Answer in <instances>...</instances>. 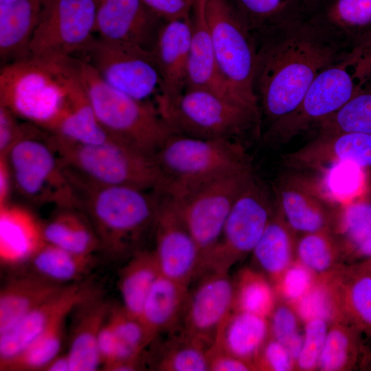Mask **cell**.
<instances>
[{
	"label": "cell",
	"instance_id": "obj_35",
	"mask_svg": "<svg viewBox=\"0 0 371 371\" xmlns=\"http://www.w3.org/2000/svg\"><path fill=\"white\" fill-rule=\"evenodd\" d=\"M337 225L350 254L371 258V201L366 194L339 206Z\"/></svg>",
	"mask_w": 371,
	"mask_h": 371
},
{
	"label": "cell",
	"instance_id": "obj_17",
	"mask_svg": "<svg viewBox=\"0 0 371 371\" xmlns=\"http://www.w3.org/2000/svg\"><path fill=\"white\" fill-rule=\"evenodd\" d=\"M234 286L227 272L210 271L183 308L186 337L203 344L214 342L234 306Z\"/></svg>",
	"mask_w": 371,
	"mask_h": 371
},
{
	"label": "cell",
	"instance_id": "obj_45",
	"mask_svg": "<svg viewBox=\"0 0 371 371\" xmlns=\"http://www.w3.org/2000/svg\"><path fill=\"white\" fill-rule=\"evenodd\" d=\"M336 245L328 229L306 234L299 241L297 253L308 269L323 271L330 265Z\"/></svg>",
	"mask_w": 371,
	"mask_h": 371
},
{
	"label": "cell",
	"instance_id": "obj_16",
	"mask_svg": "<svg viewBox=\"0 0 371 371\" xmlns=\"http://www.w3.org/2000/svg\"><path fill=\"white\" fill-rule=\"evenodd\" d=\"M303 21L349 52L371 40V0H310Z\"/></svg>",
	"mask_w": 371,
	"mask_h": 371
},
{
	"label": "cell",
	"instance_id": "obj_50",
	"mask_svg": "<svg viewBox=\"0 0 371 371\" xmlns=\"http://www.w3.org/2000/svg\"><path fill=\"white\" fill-rule=\"evenodd\" d=\"M196 0H143L146 6L164 21L190 16Z\"/></svg>",
	"mask_w": 371,
	"mask_h": 371
},
{
	"label": "cell",
	"instance_id": "obj_34",
	"mask_svg": "<svg viewBox=\"0 0 371 371\" xmlns=\"http://www.w3.org/2000/svg\"><path fill=\"white\" fill-rule=\"evenodd\" d=\"M292 228L275 203L271 217L252 251L261 267L271 275H278L288 267L292 254Z\"/></svg>",
	"mask_w": 371,
	"mask_h": 371
},
{
	"label": "cell",
	"instance_id": "obj_23",
	"mask_svg": "<svg viewBox=\"0 0 371 371\" xmlns=\"http://www.w3.org/2000/svg\"><path fill=\"white\" fill-rule=\"evenodd\" d=\"M275 203L292 229L312 233L328 229L330 203L313 184L297 177L280 181Z\"/></svg>",
	"mask_w": 371,
	"mask_h": 371
},
{
	"label": "cell",
	"instance_id": "obj_52",
	"mask_svg": "<svg viewBox=\"0 0 371 371\" xmlns=\"http://www.w3.org/2000/svg\"><path fill=\"white\" fill-rule=\"evenodd\" d=\"M208 357L209 370L245 371L250 368L246 361L227 352L214 343L208 348Z\"/></svg>",
	"mask_w": 371,
	"mask_h": 371
},
{
	"label": "cell",
	"instance_id": "obj_10",
	"mask_svg": "<svg viewBox=\"0 0 371 371\" xmlns=\"http://www.w3.org/2000/svg\"><path fill=\"white\" fill-rule=\"evenodd\" d=\"M205 10L223 79L236 98L260 111L254 89L256 62L254 36L226 0H205Z\"/></svg>",
	"mask_w": 371,
	"mask_h": 371
},
{
	"label": "cell",
	"instance_id": "obj_9",
	"mask_svg": "<svg viewBox=\"0 0 371 371\" xmlns=\"http://www.w3.org/2000/svg\"><path fill=\"white\" fill-rule=\"evenodd\" d=\"M155 103L177 134L235 139L247 133L261 135L259 112L207 89L188 88L175 99H157Z\"/></svg>",
	"mask_w": 371,
	"mask_h": 371
},
{
	"label": "cell",
	"instance_id": "obj_30",
	"mask_svg": "<svg viewBox=\"0 0 371 371\" xmlns=\"http://www.w3.org/2000/svg\"><path fill=\"white\" fill-rule=\"evenodd\" d=\"M46 243L67 251L93 256L100 249L94 229L86 215L78 207H60L45 224Z\"/></svg>",
	"mask_w": 371,
	"mask_h": 371
},
{
	"label": "cell",
	"instance_id": "obj_40",
	"mask_svg": "<svg viewBox=\"0 0 371 371\" xmlns=\"http://www.w3.org/2000/svg\"><path fill=\"white\" fill-rule=\"evenodd\" d=\"M107 321L117 341L116 361L107 370L115 366L142 357L144 348L150 342L139 319L129 315L123 308H111Z\"/></svg>",
	"mask_w": 371,
	"mask_h": 371
},
{
	"label": "cell",
	"instance_id": "obj_24",
	"mask_svg": "<svg viewBox=\"0 0 371 371\" xmlns=\"http://www.w3.org/2000/svg\"><path fill=\"white\" fill-rule=\"evenodd\" d=\"M43 224L28 210L10 203L0 205V260L7 266L30 260L45 244Z\"/></svg>",
	"mask_w": 371,
	"mask_h": 371
},
{
	"label": "cell",
	"instance_id": "obj_27",
	"mask_svg": "<svg viewBox=\"0 0 371 371\" xmlns=\"http://www.w3.org/2000/svg\"><path fill=\"white\" fill-rule=\"evenodd\" d=\"M254 38L303 21L310 0H226Z\"/></svg>",
	"mask_w": 371,
	"mask_h": 371
},
{
	"label": "cell",
	"instance_id": "obj_57",
	"mask_svg": "<svg viewBox=\"0 0 371 371\" xmlns=\"http://www.w3.org/2000/svg\"><path fill=\"white\" fill-rule=\"evenodd\" d=\"M360 266L371 276V258L366 260Z\"/></svg>",
	"mask_w": 371,
	"mask_h": 371
},
{
	"label": "cell",
	"instance_id": "obj_54",
	"mask_svg": "<svg viewBox=\"0 0 371 371\" xmlns=\"http://www.w3.org/2000/svg\"><path fill=\"white\" fill-rule=\"evenodd\" d=\"M263 359L266 366L271 370L286 371L291 369L293 357L286 348L277 340L267 345Z\"/></svg>",
	"mask_w": 371,
	"mask_h": 371
},
{
	"label": "cell",
	"instance_id": "obj_41",
	"mask_svg": "<svg viewBox=\"0 0 371 371\" xmlns=\"http://www.w3.org/2000/svg\"><path fill=\"white\" fill-rule=\"evenodd\" d=\"M349 275L344 289L346 309L353 327L371 337V276L360 265Z\"/></svg>",
	"mask_w": 371,
	"mask_h": 371
},
{
	"label": "cell",
	"instance_id": "obj_56",
	"mask_svg": "<svg viewBox=\"0 0 371 371\" xmlns=\"http://www.w3.org/2000/svg\"><path fill=\"white\" fill-rule=\"evenodd\" d=\"M43 370L45 371H71V365L67 354L58 355L54 358Z\"/></svg>",
	"mask_w": 371,
	"mask_h": 371
},
{
	"label": "cell",
	"instance_id": "obj_19",
	"mask_svg": "<svg viewBox=\"0 0 371 371\" xmlns=\"http://www.w3.org/2000/svg\"><path fill=\"white\" fill-rule=\"evenodd\" d=\"M284 161L288 166L301 170L349 163L368 172L371 170V134L319 133L303 147L285 155Z\"/></svg>",
	"mask_w": 371,
	"mask_h": 371
},
{
	"label": "cell",
	"instance_id": "obj_7",
	"mask_svg": "<svg viewBox=\"0 0 371 371\" xmlns=\"http://www.w3.org/2000/svg\"><path fill=\"white\" fill-rule=\"evenodd\" d=\"M71 182L96 186H129L157 191L161 176L155 157L115 139L95 144L73 143L50 133Z\"/></svg>",
	"mask_w": 371,
	"mask_h": 371
},
{
	"label": "cell",
	"instance_id": "obj_21",
	"mask_svg": "<svg viewBox=\"0 0 371 371\" xmlns=\"http://www.w3.org/2000/svg\"><path fill=\"white\" fill-rule=\"evenodd\" d=\"M190 38V16L164 22L161 27L152 50L162 80L156 99L172 100L185 91Z\"/></svg>",
	"mask_w": 371,
	"mask_h": 371
},
{
	"label": "cell",
	"instance_id": "obj_3",
	"mask_svg": "<svg viewBox=\"0 0 371 371\" xmlns=\"http://www.w3.org/2000/svg\"><path fill=\"white\" fill-rule=\"evenodd\" d=\"M78 207L92 225L100 249L118 258L135 254L154 227L158 211L156 191L129 186H96L72 182Z\"/></svg>",
	"mask_w": 371,
	"mask_h": 371
},
{
	"label": "cell",
	"instance_id": "obj_43",
	"mask_svg": "<svg viewBox=\"0 0 371 371\" xmlns=\"http://www.w3.org/2000/svg\"><path fill=\"white\" fill-rule=\"evenodd\" d=\"M354 329L350 331L333 328L327 333L318 365L323 370H337L354 362L357 357L360 342Z\"/></svg>",
	"mask_w": 371,
	"mask_h": 371
},
{
	"label": "cell",
	"instance_id": "obj_1",
	"mask_svg": "<svg viewBox=\"0 0 371 371\" xmlns=\"http://www.w3.org/2000/svg\"><path fill=\"white\" fill-rule=\"evenodd\" d=\"M254 40V89L267 128L293 112L317 74L348 52L328 43L304 21Z\"/></svg>",
	"mask_w": 371,
	"mask_h": 371
},
{
	"label": "cell",
	"instance_id": "obj_5",
	"mask_svg": "<svg viewBox=\"0 0 371 371\" xmlns=\"http://www.w3.org/2000/svg\"><path fill=\"white\" fill-rule=\"evenodd\" d=\"M371 80V40L334 61L315 77L297 108L266 130L271 141L284 143L315 127Z\"/></svg>",
	"mask_w": 371,
	"mask_h": 371
},
{
	"label": "cell",
	"instance_id": "obj_48",
	"mask_svg": "<svg viewBox=\"0 0 371 371\" xmlns=\"http://www.w3.org/2000/svg\"><path fill=\"white\" fill-rule=\"evenodd\" d=\"M297 302V312L306 322L316 319L326 320L331 316L332 301L324 286L311 288Z\"/></svg>",
	"mask_w": 371,
	"mask_h": 371
},
{
	"label": "cell",
	"instance_id": "obj_38",
	"mask_svg": "<svg viewBox=\"0 0 371 371\" xmlns=\"http://www.w3.org/2000/svg\"><path fill=\"white\" fill-rule=\"evenodd\" d=\"M322 178L321 192L328 201L339 206L366 194L368 181L364 179L366 170L349 163H339L326 167Z\"/></svg>",
	"mask_w": 371,
	"mask_h": 371
},
{
	"label": "cell",
	"instance_id": "obj_53",
	"mask_svg": "<svg viewBox=\"0 0 371 371\" xmlns=\"http://www.w3.org/2000/svg\"><path fill=\"white\" fill-rule=\"evenodd\" d=\"M98 350L101 365L107 370L116 361L118 350L116 337L107 319L98 336Z\"/></svg>",
	"mask_w": 371,
	"mask_h": 371
},
{
	"label": "cell",
	"instance_id": "obj_25",
	"mask_svg": "<svg viewBox=\"0 0 371 371\" xmlns=\"http://www.w3.org/2000/svg\"><path fill=\"white\" fill-rule=\"evenodd\" d=\"M71 329L67 356L71 371L96 370L101 365L98 350L100 332L111 307L95 293H91L77 306Z\"/></svg>",
	"mask_w": 371,
	"mask_h": 371
},
{
	"label": "cell",
	"instance_id": "obj_26",
	"mask_svg": "<svg viewBox=\"0 0 371 371\" xmlns=\"http://www.w3.org/2000/svg\"><path fill=\"white\" fill-rule=\"evenodd\" d=\"M49 1L19 0L0 8L1 60L8 63L28 57L31 40Z\"/></svg>",
	"mask_w": 371,
	"mask_h": 371
},
{
	"label": "cell",
	"instance_id": "obj_51",
	"mask_svg": "<svg viewBox=\"0 0 371 371\" xmlns=\"http://www.w3.org/2000/svg\"><path fill=\"white\" fill-rule=\"evenodd\" d=\"M6 106L0 104V155H5L23 133L24 123Z\"/></svg>",
	"mask_w": 371,
	"mask_h": 371
},
{
	"label": "cell",
	"instance_id": "obj_29",
	"mask_svg": "<svg viewBox=\"0 0 371 371\" xmlns=\"http://www.w3.org/2000/svg\"><path fill=\"white\" fill-rule=\"evenodd\" d=\"M188 286L160 275L144 302L139 319L150 341L177 320L188 297Z\"/></svg>",
	"mask_w": 371,
	"mask_h": 371
},
{
	"label": "cell",
	"instance_id": "obj_18",
	"mask_svg": "<svg viewBox=\"0 0 371 371\" xmlns=\"http://www.w3.org/2000/svg\"><path fill=\"white\" fill-rule=\"evenodd\" d=\"M164 22L143 0H98L95 34L106 41L152 51Z\"/></svg>",
	"mask_w": 371,
	"mask_h": 371
},
{
	"label": "cell",
	"instance_id": "obj_11",
	"mask_svg": "<svg viewBox=\"0 0 371 371\" xmlns=\"http://www.w3.org/2000/svg\"><path fill=\"white\" fill-rule=\"evenodd\" d=\"M254 178L251 168L175 196L167 195L199 249L201 268L205 258L220 238L236 201Z\"/></svg>",
	"mask_w": 371,
	"mask_h": 371
},
{
	"label": "cell",
	"instance_id": "obj_36",
	"mask_svg": "<svg viewBox=\"0 0 371 371\" xmlns=\"http://www.w3.org/2000/svg\"><path fill=\"white\" fill-rule=\"evenodd\" d=\"M30 261L38 276L60 284L81 279L93 265V256L76 254L47 243Z\"/></svg>",
	"mask_w": 371,
	"mask_h": 371
},
{
	"label": "cell",
	"instance_id": "obj_4",
	"mask_svg": "<svg viewBox=\"0 0 371 371\" xmlns=\"http://www.w3.org/2000/svg\"><path fill=\"white\" fill-rule=\"evenodd\" d=\"M71 63L99 123L111 138L154 157L175 133L155 102L135 99L112 87L80 57L72 56Z\"/></svg>",
	"mask_w": 371,
	"mask_h": 371
},
{
	"label": "cell",
	"instance_id": "obj_42",
	"mask_svg": "<svg viewBox=\"0 0 371 371\" xmlns=\"http://www.w3.org/2000/svg\"><path fill=\"white\" fill-rule=\"evenodd\" d=\"M238 280L234 302L238 311L265 317L273 306V294L269 284L260 276L250 271L243 272Z\"/></svg>",
	"mask_w": 371,
	"mask_h": 371
},
{
	"label": "cell",
	"instance_id": "obj_32",
	"mask_svg": "<svg viewBox=\"0 0 371 371\" xmlns=\"http://www.w3.org/2000/svg\"><path fill=\"white\" fill-rule=\"evenodd\" d=\"M267 333V324L265 317L238 311L229 316L213 343L227 352L247 361L256 354Z\"/></svg>",
	"mask_w": 371,
	"mask_h": 371
},
{
	"label": "cell",
	"instance_id": "obj_12",
	"mask_svg": "<svg viewBox=\"0 0 371 371\" xmlns=\"http://www.w3.org/2000/svg\"><path fill=\"white\" fill-rule=\"evenodd\" d=\"M80 55L77 57L86 60L104 82L126 95L155 101L161 93L162 80L152 51L95 36Z\"/></svg>",
	"mask_w": 371,
	"mask_h": 371
},
{
	"label": "cell",
	"instance_id": "obj_13",
	"mask_svg": "<svg viewBox=\"0 0 371 371\" xmlns=\"http://www.w3.org/2000/svg\"><path fill=\"white\" fill-rule=\"evenodd\" d=\"M98 0H49L31 40L28 57L78 56L95 37Z\"/></svg>",
	"mask_w": 371,
	"mask_h": 371
},
{
	"label": "cell",
	"instance_id": "obj_55",
	"mask_svg": "<svg viewBox=\"0 0 371 371\" xmlns=\"http://www.w3.org/2000/svg\"><path fill=\"white\" fill-rule=\"evenodd\" d=\"M13 186L10 171L4 156H0V205L10 203Z\"/></svg>",
	"mask_w": 371,
	"mask_h": 371
},
{
	"label": "cell",
	"instance_id": "obj_31",
	"mask_svg": "<svg viewBox=\"0 0 371 371\" xmlns=\"http://www.w3.org/2000/svg\"><path fill=\"white\" fill-rule=\"evenodd\" d=\"M161 275L154 251H138L122 269L119 289L122 308L139 319L153 284Z\"/></svg>",
	"mask_w": 371,
	"mask_h": 371
},
{
	"label": "cell",
	"instance_id": "obj_46",
	"mask_svg": "<svg viewBox=\"0 0 371 371\" xmlns=\"http://www.w3.org/2000/svg\"><path fill=\"white\" fill-rule=\"evenodd\" d=\"M297 319L294 313L287 307H279L274 313L272 330L278 341L289 350L293 359H298L304 338L297 329Z\"/></svg>",
	"mask_w": 371,
	"mask_h": 371
},
{
	"label": "cell",
	"instance_id": "obj_59",
	"mask_svg": "<svg viewBox=\"0 0 371 371\" xmlns=\"http://www.w3.org/2000/svg\"><path fill=\"white\" fill-rule=\"evenodd\" d=\"M366 196L371 201V182L368 184V190L366 192Z\"/></svg>",
	"mask_w": 371,
	"mask_h": 371
},
{
	"label": "cell",
	"instance_id": "obj_58",
	"mask_svg": "<svg viewBox=\"0 0 371 371\" xmlns=\"http://www.w3.org/2000/svg\"><path fill=\"white\" fill-rule=\"evenodd\" d=\"M19 0H0V8L12 4Z\"/></svg>",
	"mask_w": 371,
	"mask_h": 371
},
{
	"label": "cell",
	"instance_id": "obj_20",
	"mask_svg": "<svg viewBox=\"0 0 371 371\" xmlns=\"http://www.w3.org/2000/svg\"><path fill=\"white\" fill-rule=\"evenodd\" d=\"M92 293L76 284L65 286L0 333V370L30 346L58 315L74 309Z\"/></svg>",
	"mask_w": 371,
	"mask_h": 371
},
{
	"label": "cell",
	"instance_id": "obj_14",
	"mask_svg": "<svg viewBox=\"0 0 371 371\" xmlns=\"http://www.w3.org/2000/svg\"><path fill=\"white\" fill-rule=\"evenodd\" d=\"M273 207L267 190L255 177L236 201L220 238L203 260L202 269L227 272L233 262L251 252Z\"/></svg>",
	"mask_w": 371,
	"mask_h": 371
},
{
	"label": "cell",
	"instance_id": "obj_39",
	"mask_svg": "<svg viewBox=\"0 0 371 371\" xmlns=\"http://www.w3.org/2000/svg\"><path fill=\"white\" fill-rule=\"evenodd\" d=\"M315 128L319 133L371 134V80L345 105Z\"/></svg>",
	"mask_w": 371,
	"mask_h": 371
},
{
	"label": "cell",
	"instance_id": "obj_47",
	"mask_svg": "<svg viewBox=\"0 0 371 371\" xmlns=\"http://www.w3.org/2000/svg\"><path fill=\"white\" fill-rule=\"evenodd\" d=\"M326 320L316 319L307 322L298 363L301 368L309 370L317 363L327 335Z\"/></svg>",
	"mask_w": 371,
	"mask_h": 371
},
{
	"label": "cell",
	"instance_id": "obj_37",
	"mask_svg": "<svg viewBox=\"0 0 371 371\" xmlns=\"http://www.w3.org/2000/svg\"><path fill=\"white\" fill-rule=\"evenodd\" d=\"M73 311L67 310L58 315L30 346L1 370H43L59 355L65 320Z\"/></svg>",
	"mask_w": 371,
	"mask_h": 371
},
{
	"label": "cell",
	"instance_id": "obj_33",
	"mask_svg": "<svg viewBox=\"0 0 371 371\" xmlns=\"http://www.w3.org/2000/svg\"><path fill=\"white\" fill-rule=\"evenodd\" d=\"M50 133L80 144H100L113 139L99 123L81 83L69 109Z\"/></svg>",
	"mask_w": 371,
	"mask_h": 371
},
{
	"label": "cell",
	"instance_id": "obj_49",
	"mask_svg": "<svg viewBox=\"0 0 371 371\" xmlns=\"http://www.w3.org/2000/svg\"><path fill=\"white\" fill-rule=\"evenodd\" d=\"M308 269L304 266L295 265L286 271L281 289L287 298L297 301L311 289L312 277Z\"/></svg>",
	"mask_w": 371,
	"mask_h": 371
},
{
	"label": "cell",
	"instance_id": "obj_6",
	"mask_svg": "<svg viewBox=\"0 0 371 371\" xmlns=\"http://www.w3.org/2000/svg\"><path fill=\"white\" fill-rule=\"evenodd\" d=\"M154 157L161 176L157 192L170 196L251 168L245 147L235 139H203L174 133Z\"/></svg>",
	"mask_w": 371,
	"mask_h": 371
},
{
	"label": "cell",
	"instance_id": "obj_8",
	"mask_svg": "<svg viewBox=\"0 0 371 371\" xmlns=\"http://www.w3.org/2000/svg\"><path fill=\"white\" fill-rule=\"evenodd\" d=\"M1 156V155H0ZM4 156L12 184L25 199L58 207H78L72 183L50 138V133L30 122Z\"/></svg>",
	"mask_w": 371,
	"mask_h": 371
},
{
	"label": "cell",
	"instance_id": "obj_15",
	"mask_svg": "<svg viewBox=\"0 0 371 371\" xmlns=\"http://www.w3.org/2000/svg\"><path fill=\"white\" fill-rule=\"evenodd\" d=\"M157 193L159 205L154 226L156 246L153 251L160 273L188 286L201 271L200 251L173 201L164 194Z\"/></svg>",
	"mask_w": 371,
	"mask_h": 371
},
{
	"label": "cell",
	"instance_id": "obj_44",
	"mask_svg": "<svg viewBox=\"0 0 371 371\" xmlns=\"http://www.w3.org/2000/svg\"><path fill=\"white\" fill-rule=\"evenodd\" d=\"M204 346L186 337L185 341L166 350L157 368L164 371L209 370L208 349L205 350Z\"/></svg>",
	"mask_w": 371,
	"mask_h": 371
},
{
	"label": "cell",
	"instance_id": "obj_2",
	"mask_svg": "<svg viewBox=\"0 0 371 371\" xmlns=\"http://www.w3.org/2000/svg\"><path fill=\"white\" fill-rule=\"evenodd\" d=\"M79 86L71 56L55 60L29 56L1 67L0 104L51 132L69 109Z\"/></svg>",
	"mask_w": 371,
	"mask_h": 371
},
{
	"label": "cell",
	"instance_id": "obj_28",
	"mask_svg": "<svg viewBox=\"0 0 371 371\" xmlns=\"http://www.w3.org/2000/svg\"><path fill=\"white\" fill-rule=\"evenodd\" d=\"M65 286L38 275L14 278L8 282L0 292V333Z\"/></svg>",
	"mask_w": 371,
	"mask_h": 371
},
{
	"label": "cell",
	"instance_id": "obj_22",
	"mask_svg": "<svg viewBox=\"0 0 371 371\" xmlns=\"http://www.w3.org/2000/svg\"><path fill=\"white\" fill-rule=\"evenodd\" d=\"M205 6V0H196L190 15L191 38L186 89H207L258 111L236 98L223 79L217 65Z\"/></svg>",
	"mask_w": 371,
	"mask_h": 371
}]
</instances>
